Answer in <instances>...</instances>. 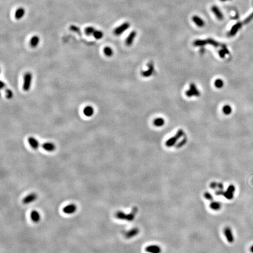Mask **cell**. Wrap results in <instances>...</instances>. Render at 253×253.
<instances>
[{
    "label": "cell",
    "instance_id": "cell-1",
    "mask_svg": "<svg viewBox=\"0 0 253 253\" xmlns=\"http://www.w3.org/2000/svg\"><path fill=\"white\" fill-rule=\"evenodd\" d=\"M137 208L135 207L132 209V212L129 214H126L124 212H121V211H118V212H117L116 213V217L118 219H120V220H124L126 221H131L134 219L135 216L137 213Z\"/></svg>",
    "mask_w": 253,
    "mask_h": 253
},
{
    "label": "cell",
    "instance_id": "cell-2",
    "mask_svg": "<svg viewBox=\"0 0 253 253\" xmlns=\"http://www.w3.org/2000/svg\"><path fill=\"white\" fill-rule=\"evenodd\" d=\"M32 75L30 72H27L24 75L23 77V90L25 92H28L30 90L32 83Z\"/></svg>",
    "mask_w": 253,
    "mask_h": 253
},
{
    "label": "cell",
    "instance_id": "cell-3",
    "mask_svg": "<svg viewBox=\"0 0 253 253\" xmlns=\"http://www.w3.org/2000/svg\"><path fill=\"white\" fill-rule=\"evenodd\" d=\"M130 26V25L128 22H124L114 29V33L117 36L120 35L122 34L126 30L128 29Z\"/></svg>",
    "mask_w": 253,
    "mask_h": 253
},
{
    "label": "cell",
    "instance_id": "cell-4",
    "mask_svg": "<svg viewBox=\"0 0 253 253\" xmlns=\"http://www.w3.org/2000/svg\"><path fill=\"white\" fill-rule=\"evenodd\" d=\"M235 190H236L235 186L233 185H231L228 187V188L226 190V191L224 192L223 196H224V197H226V199L228 200L233 199L234 197V192H235Z\"/></svg>",
    "mask_w": 253,
    "mask_h": 253
},
{
    "label": "cell",
    "instance_id": "cell-5",
    "mask_svg": "<svg viewBox=\"0 0 253 253\" xmlns=\"http://www.w3.org/2000/svg\"><path fill=\"white\" fill-rule=\"evenodd\" d=\"M36 199H37V195L35 194V193H32V194H31L29 195H27V196H25L24 197V199H23L22 202L23 204L28 205L35 201Z\"/></svg>",
    "mask_w": 253,
    "mask_h": 253
},
{
    "label": "cell",
    "instance_id": "cell-6",
    "mask_svg": "<svg viewBox=\"0 0 253 253\" xmlns=\"http://www.w3.org/2000/svg\"><path fill=\"white\" fill-rule=\"evenodd\" d=\"M77 210L76 205L75 204H70L67 205L63 209V212L67 215H72L76 212Z\"/></svg>",
    "mask_w": 253,
    "mask_h": 253
},
{
    "label": "cell",
    "instance_id": "cell-7",
    "mask_svg": "<svg viewBox=\"0 0 253 253\" xmlns=\"http://www.w3.org/2000/svg\"><path fill=\"white\" fill-rule=\"evenodd\" d=\"M224 235H225L227 240L229 242H233L234 241V236L233 235V233H232L231 229L229 227H227L224 230Z\"/></svg>",
    "mask_w": 253,
    "mask_h": 253
},
{
    "label": "cell",
    "instance_id": "cell-8",
    "mask_svg": "<svg viewBox=\"0 0 253 253\" xmlns=\"http://www.w3.org/2000/svg\"><path fill=\"white\" fill-rule=\"evenodd\" d=\"M145 251L149 253H161V249L156 245H151L145 248Z\"/></svg>",
    "mask_w": 253,
    "mask_h": 253
},
{
    "label": "cell",
    "instance_id": "cell-9",
    "mask_svg": "<svg viewBox=\"0 0 253 253\" xmlns=\"http://www.w3.org/2000/svg\"><path fill=\"white\" fill-rule=\"evenodd\" d=\"M28 140L30 146L33 148V149L34 150L38 149L40 146V144H39V142L38 141L36 140V138L31 137L28 138Z\"/></svg>",
    "mask_w": 253,
    "mask_h": 253
},
{
    "label": "cell",
    "instance_id": "cell-10",
    "mask_svg": "<svg viewBox=\"0 0 253 253\" xmlns=\"http://www.w3.org/2000/svg\"><path fill=\"white\" fill-rule=\"evenodd\" d=\"M137 36V32H135V31H132L126 39V45L128 46H131L133 43V42H134L135 36Z\"/></svg>",
    "mask_w": 253,
    "mask_h": 253
},
{
    "label": "cell",
    "instance_id": "cell-11",
    "mask_svg": "<svg viewBox=\"0 0 253 253\" xmlns=\"http://www.w3.org/2000/svg\"><path fill=\"white\" fill-rule=\"evenodd\" d=\"M42 147L43 150L48 151V152H53L55 150V145L52 142H45L42 145Z\"/></svg>",
    "mask_w": 253,
    "mask_h": 253
},
{
    "label": "cell",
    "instance_id": "cell-12",
    "mask_svg": "<svg viewBox=\"0 0 253 253\" xmlns=\"http://www.w3.org/2000/svg\"><path fill=\"white\" fill-rule=\"evenodd\" d=\"M212 11L219 20L223 19L224 17H223V15L222 14V12H221L220 9H219L217 7L213 6L212 8Z\"/></svg>",
    "mask_w": 253,
    "mask_h": 253
},
{
    "label": "cell",
    "instance_id": "cell-13",
    "mask_svg": "<svg viewBox=\"0 0 253 253\" xmlns=\"http://www.w3.org/2000/svg\"><path fill=\"white\" fill-rule=\"evenodd\" d=\"M25 14V10L22 7H19L17 9L15 13V17L17 19L19 20L24 17Z\"/></svg>",
    "mask_w": 253,
    "mask_h": 253
},
{
    "label": "cell",
    "instance_id": "cell-14",
    "mask_svg": "<svg viewBox=\"0 0 253 253\" xmlns=\"http://www.w3.org/2000/svg\"><path fill=\"white\" fill-rule=\"evenodd\" d=\"M138 233H139V229L138 228H134L126 232V234H125V237L127 239H131L132 237L137 236Z\"/></svg>",
    "mask_w": 253,
    "mask_h": 253
},
{
    "label": "cell",
    "instance_id": "cell-15",
    "mask_svg": "<svg viewBox=\"0 0 253 253\" xmlns=\"http://www.w3.org/2000/svg\"><path fill=\"white\" fill-rule=\"evenodd\" d=\"M31 218L34 223H38L41 220V215L38 211L33 210L31 213Z\"/></svg>",
    "mask_w": 253,
    "mask_h": 253
},
{
    "label": "cell",
    "instance_id": "cell-16",
    "mask_svg": "<svg viewBox=\"0 0 253 253\" xmlns=\"http://www.w3.org/2000/svg\"><path fill=\"white\" fill-rule=\"evenodd\" d=\"M95 113V110L92 106H87L83 109V114L86 117H92Z\"/></svg>",
    "mask_w": 253,
    "mask_h": 253
},
{
    "label": "cell",
    "instance_id": "cell-17",
    "mask_svg": "<svg viewBox=\"0 0 253 253\" xmlns=\"http://www.w3.org/2000/svg\"><path fill=\"white\" fill-rule=\"evenodd\" d=\"M192 20L195 24L199 27H204V25L205 24L204 21H203L201 18H200L198 16H196V15H195V16L193 17Z\"/></svg>",
    "mask_w": 253,
    "mask_h": 253
},
{
    "label": "cell",
    "instance_id": "cell-18",
    "mask_svg": "<svg viewBox=\"0 0 253 253\" xmlns=\"http://www.w3.org/2000/svg\"><path fill=\"white\" fill-rule=\"evenodd\" d=\"M39 42H40L39 37L37 35H34L33 36L31 39L30 45L32 48H35L36 47H37V46H38L39 43Z\"/></svg>",
    "mask_w": 253,
    "mask_h": 253
},
{
    "label": "cell",
    "instance_id": "cell-19",
    "mask_svg": "<svg viewBox=\"0 0 253 253\" xmlns=\"http://www.w3.org/2000/svg\"><path fill=\"white\" fill-rule=\"evenodd\" d=\"M210 207L213 210H219L221 209V203L217 201H213L211 202Z\"/></svg>",
    "mask_w": 253,
    "mask_h": 253
},
{
    "label": "cell",
    "instance_id": "cell-20",
    "mask_svg": "<svg viewBox=\"0 0 253 253\" xmlns=\"http://www.w3.org/2000/svg\"><path fill=\"white\" fill-rule=\"evenodd\" d=\"M93 36H94V38H95L96 39L99 40L103 38L104 34L102 31H101L100 30H96L95 31V32H94Z\"/></svg>",
    "mask_w": 253,
    "mask_h": 253
},
{
    "label": "cell",
    "instance_id": "cell-21",
    "mask_svg": "<svg viewBox=\"0 0 253 253\" xmlns=\"http://www.w3.org/2000/svg\"><path fill=\"white\" fill-rule=\"evenodd\" d=\"M241 27V24L240 23H237L236 25H234L233 28H232V29L230 31V36H233L236 33V32H237V31H238L239 29H240V28Z\"/></svg>",
    "mask_w": 253,
    "mask_h": 253
},
{
    "label": "cell",
    "instance_id": "cell-22",
    "mask_svg": "<svg viewBox=\"0 0 253 253\" xmlns=\"http://www.w3.org/2000/svg\"><path fill=\"white\" fill-rule=\"evenodd\" d=\"M104 53L107 57H111L113 54V50L108 46L104 48Z\"/></svg>",
    "mask_w": 253,
    "mask_h": 253
},
{
    "label": "cell",
    "instance_id": "cell-23",
    "mask_svg": "<svg viewBox=\"0 0 253 253\" xmlns=\"http://www.w3.org/2000/svg\"><path fill=\"white\" fill-rule=\"evenodd\" d=\"M210 187L212 189H218L219 190L223 189V185L222 183H216V182H213L210 184Z\"/></svg>",
    "mask_w": 253,
    "mask_h": 253
},
{
    "label": "cell",
    "instance_id": "cell-24",
    "mask_svg": "<svg viewBox=\"0 0 253 253\" xmlns=\"http://www.w3.org/2000/svg\"><path fill=\"white\" fill-rule=\"evenodd\" d=\"M96 31V29L93 27H88L85 29V33L88 36L93 35L95 31Z\"/></svg>",
    "mask_w": 253,
    "mask_h": 253
},
{
    "label": "cell",
    "instance_id": "cell-25",
    "mask_svg": "<svg viewBox=\"0 0 253 253\" xmlns=\"http://www.w3.org/2000/svg\"><path fill=\"white\" fill-rule=\"evenodd\" d=\"M164 123H165V121L163 120V119L161 118H156L155 120H154V121H153V124H154L155 126H157V127L162 126L164 124Z\"/></svg>",
    "mask_w": 253,
    "mask_h": 253
},
{
    "label": "cell",
    "instance_id": "cell-26",
    "mask_svg": "<svg viewBox=\"0 0 253 253\" xmlns=\"http://www.w3.org/2000/svg\"><path fill=\"white\" fill-rule=\"evenodd\" d=\"M223 111L224 114H225L226 115L230 114L232 111V108L231 107V106L229 105H226L225 106H224L223 108Z\"/></svg>",
    "mask_w": 253,
    "mask_h": 253
},
{
    "label": "cell",
    "instance_id": "cell-27",
    "mask_svg": "<svg viewBox=\"0 0 253 253\" xmlns=\"http://www.w3.org/2000/svg\"><path fill=\"white\" fill-rule=\"evenodd\" d=\"M215 85L217 88H221L224 85L223 81L221 79H218L217 80H216L215 82Z\"/></svg>",
    "mask_w": 253,
    "mask_h": 253
},
{
    "label": "cell",
    "instance_id": "cell-28",
    "mask_svg": "<svg viewBox=\"0 0 253 253\" xmlns=\"http://www.w3.org/2000/svg\"><path fill=\"white\" fill-rule=\"evenodd\" d=\"M6 96L8 99H11L13 97V93L12 92V90H11L9 88H7L6 90Z\"/></svg>",
    "mask_w": 253,
    "mask_h": 253
},
{
    "label": "cell",
    "instance_id": "cell-29",
    "mask_svg": "<svg viewBox=\"0 0 253 253\" xmlns=\"http://www.w3.org/2000/svg\"><path fill=\"white\" fill-rule=\"evenodd\" d=\"M204 196H205L206 199L209 200H210V201H212V200H213V196L209 192H206L205 195H204Z\"/></svg>",
    "mask_w": 253,
    "mask_h": 253
},
{
    "label": "cell",
    "instance_id": "cell-30",
    "mask_svg": "<svg viewBox=\"0 0 253 253\" xmlns=\"http://www.w3.org/2000/svg\"><path fill=\"white\" fill-rule=\"evenodd\" d=\"M70 29L72 30L73 31H75V32H79V28L76 27H75V26H72V27H70Z\"/></svg>",
    "mask_w": 253,
    "mask_h": 253
},
{
    "label": "cell",
    "instance_id": "cell-31",
    "mask_svg": "<svg viewBox=\"0 0 253 253\" xmlns=\"http://www.w3.org/2000/svg\"><path fill=\"white\" fill-rule=\"evenodd\" d=\"M6 87V85L3 82H1V89H3L4 87Z\"/></svg>",
    "mask_w": 253,
    "mask_h": 253
},
{
    "label": "cell",
    "instance_id": "cell-32",
    "mask_svg": "<svg viewBox=\"0 0 253 253\" xmlns=\"http://www.w3.org/2000/svg\"><path fill=\"white\" fill-rule=\"evenodd\" d=\"M250 251H251L252 253H253V245L251 247V248H250Z\"/></svg>",
    "mask_w": 253,
    "mask_h": 253
},
{
    "label": "cell",
    "instance_id": "cell-33",
    "mask_svg": "<svg viewBox=\"0 0 253 253\" xmlns=\"http://www.w3.org/2000/svg\"><path fill=\"white\" fill-rule=\"evenodd\" d=\"M220 1H227V0H220Z\"/></svg>",
    "mask_w": 253,
    "mask_h": 253
}]
</instances>
